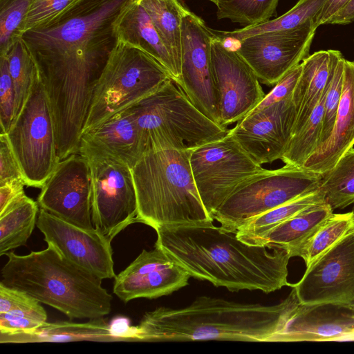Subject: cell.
I'll list each match as a JSON object with an SVG mask.
<instances>
[{
  "label": "cell",
  "instance_id": "6da1fadb",
  "mask_svg": "<svg viewBox=\"0 0 354 354\" xmlns=\"http://www.w3.org/2000/svg\"><path fill=\"white\" fill-rule=\"evenodd\" d=\"M131 0H82L21 38L51 106L57 152H76L96 83L117 39L113 22Z\"/></svg>",
  "mask_w": 354,
  "mask_h": 354
},
{
  "label": "cell",
  "instance_id": "7a4b0ae2",
  "mask_svg": "<svg viewBox=\"0 0 354 354\" xmlns=\"http://www.w3.org/2000/svg\"><path fill=\"white\" fill-rule=\"evenodd\" d=\"M156 245L192 277L232 292L259 290L268 294L290 285V256L283 249L250 245L236 232L212 222L162 226L155 229Z\"/></svg>",
  "mask_w": 354,
  "mask_h": 354
},
{
  "label": "cell",
  "instance_id": "3957f363",
  "mask_svg": "<svg viewBox=\"0 0 354 354\" xmlns=\"http://www.w3.org/2000/svg\"><path fill=\"white\" fill-rule=\"evenodd\" d=\"M299 304L292 288L286 299L274 305L201 296L184 308L159 307L145 313L135 326L134 339L272 342Z\"/></svg>",
  "mask_w": 354,
  "mask_h": 354
},
{
  "label": "cell",
  "instance_id": "277c9868",
  "mask_svg": "<svg viewBox=\"0 0 354 354\" xmlns=\"http://www.w3.org/2000/svg\"><path fill=\"white\" fill-rule=\"evenodd\" d=\"M1 282L22 291L70 319L102 318L111 310L112 295L100 278L64 258L52 246L18 255L5 254Z\"/></svg>",
  "mask_w": 354,
  "mask_h": 354
},
{
  "label": "cell",
  "instance_id": "5b68a950",
  "mask_svg": "<svg viewBox=\"0 0 354 354\" xmlns=\"http://www.w3.org/2000/svg\"><path fill=\"white\" fill-rule=\"evenodd\" d=\"M192 150L162 149L144 153L131 168L138 223L162 226L213 222L196 186Z\"/></svg>",
  "mask_w": 354,
  "mask_h": 354
},
{
  "label": "cell",
  "instance_id": "8992f818",
  "mask_svg": "<svg viewBox=\"0 0 354 354\" xmlns=\"http://www.w3.org/2000/svg\"><path fill=\"white\" fill-rule=\"evenodd\" d=\"M140 129L143 154L152 150H192L230 131L202 113L170 79L129 106Z\"/></svg>",
  "mask_w": 354,
  "mask_h": 354
},
{
  "label": "cell",
  "instance_id": "52a82bcc",
  "mask_svg": "<svg viewBox=\"0 0 354 354\" xmlns=\"http://www.w3.org/2000/svg\"><path fill=\"white\" fill-rule=\"evenodd\" d=\"M170 79L146 52L117 40L96 83L82 131L151 95Z\"/></svg>",
  "mask_w": 354,
  "mask_h": 354
},
{
  "label": "cell",
  "instance_id": "ba28073f",
  "mask_svg": "<svg viewBox=\"0 0 354 354\" xmlns=\"http://www.w3.org/2000/svg\"><path fill=\"white\" fill-rule=\"evenodd\" d=\"M322 178L301 167L265 169L239 184L212 218L221 227L236 232L251 218L319 189Z\"/></svg>",
  "mask_w": 354,
  "mask_h": 354
},
{
  "label": "cell",
  "instance_id": "9c48e42d",
  "mask_svg": "<svg viewBox=\"0 0 354 354\" xmlns=\"http://www.w3.org/2000/svg\"><path fill=\"white\" fill-rule=\"evenodd\" d=\"M6 134L26 185L41 188L59 160L53 112L39 74Z\"/></svg>",
  "mask_w": 354,
  "mask_h": 354
},
{
  "label": "cell",
  "instance_id": "30bf717a",
  "mask_svg": "<svg viewBox=\"0 0 354 354\" xmlns=\"http://www.w3.org/2000/svg\"><path fill=\"white\" fill-rule=\"evenodd\" d=\"M189 161L198 194L212 218L239 184L265 169L230 132L192 149Z\"/></svg>",
  "mask_w": 354,
  "mask_h": 354
},
{
  "label": "cell",
  "instance_id": "8fae6325",
  "mask_svg": "<svg viewBox=\"0 0 354 354\" xmlns=\"http://www.w3.org/2000/svg\"><path fill=\"white\" fill-rule=\"evenodd\" d=\"M86 159L91 171L93 224L112 241L127 227L138 223V201L131 168L111 158Z\"/></svg>",
  "mask_w": 354,
  "mask_h": 354
},
{
  "label": "cell",
  "instance_id": "7c38bea8",
  "mask_svg": "<svg viewBox=\"0 0 354 354\" xmlns=\"http://www.w3.org/2000/svg\"><path fill=\"white\" fill-rule=\"evenodd\" d=\"M216 34L188 8L181 21V70L176 83L193 104L220 124L219 95L212 68V41Z\"/></svg>",
  "mask_w": 354,
  "mask_h": 354
},
{
  "label": "cell",
  "instance_id": "4fadbf2b",
  "mask_svg": "<svg viewBox=\"0 0 354 354\" xmlns=\"http://www.w3.org/2000/svg\"><path fill=\"white\" fill-rule=\"evenodd\" d=\"M317 28L312 20L293 30L250 36L240 41L236 52L259 81L273 86L309 55Z\"/></svg>",
  "mask_w": 354,
  "mask_h": 354
},
{
  "label": "cell",
  "instance_id": "5bb4252c",
  "mask_svg": "<svg viewBox=\"0 0 354 354\" xmlns=\"http://www.w3.org/2000/svg\"><path fill=\"white\" fill-rule=\"evenodd\" d=\"M41 189L39 208L77 227L95 230L91 171L84 156L75 153L60 160Z\"/></svg>",
  "mask_w": 354,
  "mask_h": 354
},
{
  "label": "cell",
  "instance_id": "9a60e30c",
  "mask_svg": "<svg viewBox=\"0 0 354 354\" xmlns=\"http://www.w3.org/2000/svg\"><path fill=\"white\" fill-rule=\"evenodd\" d=\"M211 59L219 95L220 124L227 127L243 119L266 94L250 66L236 51L225 48L216 34L212 41Z\"/></svg>",
  "mask_w": 354,
  "mask_h": 354
},
{
  "label": "cell",
  "instance_id": "2e32d148",
  "mask_svg": "<svg viewBox=\"0 0 354 354\" xmlns=\"http://www.w3.org/2000/svg\"><path fill=\"white\" fill-rule=\"evenodd\" d=\"M37 227L64 258L101 279L115 277L111 241L99 230H87L39 208Z\"/></svg>",
  "mask_w": 354,
  "mask_h": 354
},
{
  "label": "cell",
  "instance_id": "e0dca14e",
  "mask_svg": "<svg viewBox=\"0 0 354 354\" xmlns=\"http://www.w3.org/2000/svg\"><path fill=\"white\" fill-rule=\"evenodd\" d=\"M302 304H354V234L337 243L290 283Z\"/></svg>",
  "mask_w": 354,
  "mask_h": 354
},
{
  "label": "cell",
  "instance_id": "ac0fdd59",
  "mask_svg": "<svg viewBox=\"0 0 354 354\" xmlns=\"http://www.w3.org/2000/svg\"><path fill=\"white\" fill-rule=\"evenodd\" d=\"M296 118L292 98L246 115L230 133L258 164L281 159Z\"/></svg>",
  "mask_w": 354,
  "mask_h": 354
},
{
  "label": "cell",
  "instance_id": "d6986e66",
  "mask_svg": "<svg viewBox=\"0 0 354 354\" xmlns=\"http://www.w3.org/2000/svg\"><path fill=\"white\" fill-rule=\"evenodd\" d=\"M188 272L159 246L141 253L115 277L113 293L127 303L156 299L188 285Z\"/></svg>",
  "mask_w": 354,
  "mask_h": 354
},
{
  "label": "cell",
  "instance_id": "ffe728a7",
  "mask_svg": "<svg viewBox=\"0 0 354 354\" xmlns=\"http://www.w3.org/2000/svg\"><path fill=\"white\" fill-rule=\"evenodd\" d=\"M354 335V304H299L272 342L343 341Z\"/></svg>",
  "mask_w": 354,
  "mask_h": 354
},
{
  "label": "cell",
  "instance_id": "44dd1931",
  "mask_svg": "<svg viewBox=\"0 0 354 354\" xmlns=\"http://www.w3.org/2000/svg\"><path fill=\"white\" fill-rule=\"evenodd\" d=\"M85 158L108 157L132 168L143 155L136 116L128 107L82 132L78 152Z\"/></svg>",
  "mask_w": 354,
  "mask_h": 354
},
{
  "label": "cell",
  "instance_id": "7402d4cb",
  "mask_svg": "<svg viewBox=\"0 0 354 354\" xmlns=\"http://www.w3.org/2000/svg\"><path fill=\"white\" fill-rule=\"evenodd\" d=\"M354 146V61L345 60L342 93L328 140L301 168L324 176Z\"/></svg>",
  "mask_w": 354,
  "mask_h": 354
},
{
  "label": "cell",
  "instance_id": "603a6c76",
  "mask_svg": "<svg viewBox=\"0 0 354 354\" xmlns=\"http://www.w3.org/2000/svg\"><path fill=\"white\" fill-rule=\"evenodd\" d=\"M117 40L141 48L169 73L177 82L179 77L171 58L149 15L138 0H131L120 10L113 22Z\"/></svg>",
  "mask_w": 354,
  "mask_h": 354
},
{
  "label": "cell",
  "instance_id": "cb8c5ba5",
  "mask_svg": "<svg viewBox=\"0 0 354 354\" xmlns=\"http://www.w3.org/2000/svg\"><path fill=\"white\" fill-rule=\"evenodd\" d=\"M301 63L302 72L292 96L296 111L292 135L308 120L329 87L333 75V62L329 50L309 55Z\"/></svg>",
  "mask_w": 354,
  "mask_h": 354
},
{
  "label": "cell",
  "instance_id": "d4e9b609",
  "mask_svg": "<svg viewBox=\"0 0 354 354\" xmlns=\"http://www.w3.org/2000/svg\"><path fill=\"white\" fill-rule=\"evenodd\" d=\"M333 214V209L326 202L315 205L274 227L250 244L283 249L290 257H299L309 239Z\"/></svg>",
  "mask_w": 354,
  "mask_h": 354
},
{
  "label": "cell",
  "instance_id": "484cf974",
  "mask_svg": "<svg viewBox=\"0 0 354 354\" xmlns=\"http://www.w3.org/2000/svg\"><path fill=\"white\" fill-rule=\"evenodd\" d=\"M117 341L110 325L103 317L89 319L88 322H46L37 330L26 333L0 334V342H67L71 341Z\"/></svg>",
  "mask_w": 354,
  "mask_h": 354
},
{
  "label": "cell",
  "instance_id": "4316f807",
  "mask_svg": "<svg viewBox=\"0 0 354 354\" xmlns=\"http://www.w3.org/2000/svg\"><path fill=\"white\" fill-rule=\"evenodd\" d=\"M37 299L0 283V334L34 331L47 322V314Z\"/></svg>",
  "mask_w": 354,
  "mask_h": 354
},
{
  "label": "cell",
  "instance_id": "83f0119b",
  "mask_svg": "<svg viewBox=\"0 0 354 354\" xmlns=\"http://www.w3.org/2000/svg\"><path fill=\"white\" fill-rule=\"evenodd\" d=\"M138 1L149 15L169 53L180 79L181 21L183 14L188 7L183 0H138Z\"/></svg>",
  "mask_w": 354,
  "mask_h": 354
},
{
  "label": "cell",
  "instance_id": "f1b7e54d",
  "mask_svg": "<svg viewBox=\"0 0 354 354\" xmlns=\"http://www.w3.org/2000/svg\"><path fill=\"white\" fill-rule=\"evenodd\" d=\"M37 202L21 196L0 213V255L25 245L30 238L39 213Z\"/></svg>",
  "mask_w": 354,
  "mask_h": 354
},
{
  "label": "cell",
  "instance_id": "f546056e",
  "mask_svg": "<svg viewBox=\"0 0 354 354\" xmlns=\"http://www.w3.org/2000/svg\"><path fill=\"white\" fill-rule=\"evenodd\" d=\"M324 202L325 193L319 188L251 218L236 230V235L250 244L301 211Z\"/></svg>",
  "mask_w": 354,
  "mask_h": 354
},
{
  "label": "cell",
  "instance_id": "4dcf8cb0",
  "mask_svg": "<svg viewBox=\"0 0 354 354\" xmlns=\"http://www.w3.org/2000/svg\"><path fill=\"white\" fill-rule=\"evenodd\" d=\"M326 0H299L281 16L253 26L244 27L232 31H215L220 37H231L238 41L254 35L293 30L314 20Z\"/></svg>",
  "mask_w": 354,
  "mask_h": 354
},
{
  "label": "cell",
  "instance_id": "1f68e13d",
  "mask_svg": "<svg viewBox=\"0 0 354 354\" xmlns=\"http://www.w3.org/2000/svg\"><path fill=\"white\" fill-rule=\"evenodd\" d=\"M354 234V209L344 214H333L322 224L301 249L306 268L329 250L348 236Z\"/></svg>",
  "mask_w": 354,
  "mask_h": 354
},
{
  "label": "cell",
  "instance_id": "d6a6232c",
  "mask_svg": "<svg viewBox=\"0 0 354 354\" xmlns=\"http://www.w3.org/2000/svg\"><path fill=\"white\" fill-rule=\"evenodd\" d=\"M328 88L329 87L308 120L299 131L291 136L281 159L285 165L301 167L308 158L318 149L324 115L325 99Z\"/></svg>",
  "mask_w": 354,
  "mask_h": 354
},
{
  "label": "cell",
  "instance_id": "836d02e7",
  "mask_svg": "<svg viewBox=\"0 0 354 354\" xmlns=\"http://www.w3.org/2000/svg\"><path fill=\"white\" fill-rule=\"evenodd\" d=\"M326 202L332 209H344L354 204V147L323 176L320 186Z\"/></svg>",
  "mask_w": 354,
  "mask_h": 354
},
{
  "label": "cell",
  "instance_id": "e575fe53",
  "mask_svg": "<svg viewBox=\"0 0 354 354\" xmlns=\"http://www.w3.org/2000/svg\"><path fill=\"white\" fill-rule=\"evenodd\" d=\"M14 85L15 103L14 119L21 111L39 74L35 61L22 38L18 39L6 55Z\"/></svg>",
  "mask_w": 354,
  "mask_h": 354
},
{
  "label": "cell",
  "instance_id": "d590c367",
  "mask_svg": "<svg viewBox=\"0 0 354 354\" xmlns=\"http://www.w3.org/2000/svg\"><path fill=\"white\" fill-rule=\"evenodd\" d=\"M280 0H221L217 4L218 19H227L243 27L264 23L275 12Z\"/></svg>",
  "mask_w": 354,
  "mask_h": 354
},
{
  "label": "cell",
  "instance_id": "8d00e7d4",
  "mask_svg": "<svg viewBox=\"0 0 354 354\" xmlns=\"http://www.w3.org/2000/svg\"><path fill=\"white\" fill-rule=\"evenodd\" d=\"M32 0H0V56L21 38V28Z\"/></svg>",
  "mask_w": 354,
  "mask_h": 354
},
{
  "label": "cell",
  "instance_id": "74e56055",
  "mask_svg": "<svg viewBox=\"0 0 354 354\" xmlns=\"http://www.w3.org/2000/svg\"><path fill=\"white\" fill-rule=\"evenodd\" d=\"M329 51L333 62V75L325 99L324 115L318 149L331 136L343 87L346 59L339 50H329Z\"/></svg>",
  "mask_w": 354,
  "mask_h": 354
},
{
  "label": "cell",
  "instance_id": "f35d334b",
  "mask_svg": "<svg viewBox=\"0 0 354 354\" xmlns=\"http://www.w3.org/2000/svg\"><path fill=\"white\" fill-rule=\"evenodd\" d=\"M82 0H32L23 23L22 35L31 29L46 26L64 15Z\"/></svg>",
  "mask_w": 354,
  "mask_h": 354
},
{
  "label": "cell",
  "instance_id": "ab89813d",
  "mask_svg": "<svg viewBox=\"0 0 354 354\" xmlns=\"http://www.w3.org/2000/svg\"><path fill=\"white\" fill-rule=\"evenodd\" d=\"M15 93L6 56H0L1 133H6L14 118Z\"/></svg>",
  "mask_w": 354,
  "mask_h": 354
},
{
  "label": "cell",
  "instance_id": "60d3db41",
  "mask_svg": "<svg viewBox=\"0 0 354 354\" xmlns=\"http://www.w3.org/2000/svg\"><path fill=\"white\" fill-rule=\"evenodd\" d=\"M301 72L302 63L301 62L283 76L249 113L261 110L278 102L292 98Z\"/></svg>",
  "mask_w": 354,
  "mask_h": 354
},
{
  "label": "cell",
  "instance_id": "b9f144b4",
  "mask_svg": "<svg viewBox=\"0 0 354 354\" xmlns=\"http://www.w3.org/2000/svg\"><path fill=\"white\" fill-rule=\"evenodd\" d=\"M16 180L25 181L24 176L18 160L9 143L6 134L1 133L0 185Z\"/></svg>",
  "mask_w": 354,
  "mask_h": 354
},
{
  "label": "cell",
  "instance_id": "7bdbcfd3",
  "mask_svg": "<svg viewBox=\"0 0 354 354\" xmlns=\"http://www.w3.org/2000/svg\"><path fill=\"white\" fill-rule=\"evenodd\" d=\"M24 180H16L0 185V213L10 204L25 194Z\"/></svg>",
  "mask_w": 354,
  "mask_h": 354
},
{
  "label": "cell",
  "instance_id": "ee69618b",
  "mask_svg": "<svg viewBox=\"0 0 354 354\" xmlns=\"http://www.w3.org/2000/svg\"><path fill=\"white\" fill-rule=\"evenodd\" d=\"M351 0H326L324 6L314 19L317 27L328 24L330 19Z\"/></svg>",
  "mask_w": 354,
  "mask_h": 354
},
{
  "label": "cell",
  "instance_id": "f6af8a7d",
  "mask_svg": "<svg viewBox=\"0 0 354 354\" xmlns=\"http://www.w3.org/2000/svg\"><path fill=\"white\" fill-rule=\"evenodd\" d=\"M109 325L117 341H135V326H130L128 319L123 317H115Z\"/></svg>",
  "mask_w": 354,
  "mask_h": 354
},
{
  "label": "cell",
  "instance_id": "bcb514c9",
  "mask_svg": "<svg viewBox=\"0 0 354 354\" xmlns=\"http://www.w3.org/2000/svg\"><path fill=\"white\" fill-rule=\"evenodd\" d=\"M354 23V0H351L328 22V24H348Z\"/></svg>",
  "mask_w": 354,
  "mask_h": 354
},
{
  "label": "cell",
  "instance_id": "7dc6e473",
  "mask_svg": "<svg viewBox=\"0 0 354 354\" xmlns=\"http://www.w3.org/2000/svg\"><path fill=\"white\" fill-rule=\"evenodd\" d=\"M207 1H209L212 3H214L216 6V4L221 1V0H207Z\"/></svg>",
  "mask_w": 354,
  "mask_h": 354
},
{
  "label": "cell",
  "instance_id": "c3c4849f",
  "mask_svg": "<svg viewBox=\"0 0 354 354\" xmlns=\"http://www.w3.org/2000/svg\"><path fill=\"white\" fill-rule=\"evenodd\" d=\"M347 340H354V335H353L350 336V337L347 339Z\"/></svg>",
  "mask_w": 354,
  "mask_h": 354
},
{
  "label": "cell",
  "instance_id": "681fc988",
  "mask_svg": "<svg viewBox=\"0 0 354 354\" xmlns=\"http://www.w3.org/2000/svg\"><path fill=\"white\" fill-rule=\"evenodd\" d=\"M353 209H354V207H353Z\"/></svg>",
  "mask_w": 354,
  "mask_h": 354
}]
</instances>
